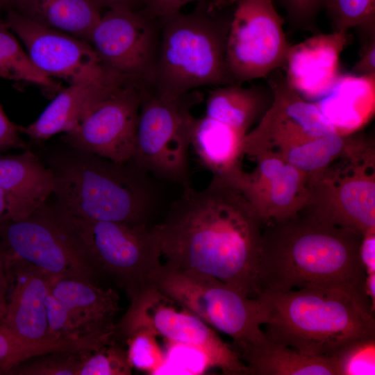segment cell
Here are the masks:
<instances>
[{
    "instance_id": "obj_45",
    "label": "cell",
    "mask_w": 375,
    "mask_h": 375,
    "mask_svg": "<svg viewBox=\"0 0 375 375\" xmlns=\"http://www.w3.org/2000/svg\"><path fill=\"white\" fill-rule=\"evenodd\" d=\"M12 0H0V10L11 8Z\"/></svg>"
},
{
    "instance_id": "obj_21",
    "label": "cell",
    "mask_w": 375,
    "mask_h": 375,
    "mask_svg": "<svg viewBox=\"0 0 375 375\" xmlns=\"http://www.w3.org/2000/svg\"><path fill=\"white\" fill-rule=\"evenodd\" d=\"M372 167H350L341 174L334 185L333 201L336 206L320 217V221L362 236L374 231L375 182Z\"/></svg>"
},
{
    "instance_id": "obj_33",
    "label": "cell",
    "mask_w": 375,
    "mask_h": 375,
    "mask_svg": "<svg viewBox=\"0 0 375 375\" xmlns=\"http://www.w3.org/2000/svg\"><path fill=\"white\" fill-rule=\"evenodd\" d=\"M132 369L127 350L115 340L89 353L83 360L78 375H129Z\"/></svg>"
},
{
    "instance_id": "obj_32",
    "label": "cell",
    "mask_w": 375,
    "mask_h": 375,
    "mask_svg": "<svg viewBox=\"0 0 375 375\" xmlns=\"http://www.w3.org/2000/svg\"><path fill=\"white\" fill-rule=\"evenodd\" d=\"M331 358L337 375L375 374V336L351 342Z\"/></svg>"
},
{
    "instance_id": "obj_28",
    "label": "cell",
    "mask_w": 375,
    "mask_h": 375,
    "mask_svg": "<svg viewBox=\"0 0 375 375\" xmlns=\"http://www.w3.org/2000/svg\"><path fill=\"white\" fill-rule=\"evenodd\" d=\"M0 78L40 86L53 97L62 89L33 65L5 20H0Z\"/></svg>"
},
{
    "instance_id": "obj_8",
    "label": "cell",
    "mask_w": 375,
    "mask_h": 375,
    "mask_svg": "<svg viewBox=\"0 0 375 375\" xmlns=\"http://www.w3.org/2000/svg\"><path fill=\"white\" fill-rule=\"evenodd\" d=\"M151 285L230 336L238 356L267 339L258 320L256 299L227 284L191 275L162 262L151 275Z\"/></svg>"
},
{
    "instance_id": "obj_9",
    "label": "cell",
    "mask_w": 375,
    "mask_h": 375,
    "mask_svg": "<svg viewBox=\"0 0 375 375\" xmlns=\"http://www.w3.org/2000/svg\"><path fill=\"white\" fill-rule=\"evenodd\" d=\"M197 98L175 99L143 94L132 160L151 176L189 185V149Z\"/></svg>"
},
{
    "instance_id": "obj_10",
    "label": "cell",
    "mask_w": 375,
    "mask_h": 375,
    "mask_svg": "<svg viewBox=\"0 0 375 375\" xmlns=\"http://www.w3.org/2000/svg\"><path fill=\"white\" fill-rule=\"evenodd\" d=\"M273 0H239L228 28L226 59L237 84L266 78L285 64L291 44Z\"/></svg>"
},
{
    "instance_id": "obj_18",
    "label": "cell",
    "mask_w": 375,
    "mask_h": 375,
    "mask_svg": "<svg viewBox=\"0 0 375 375\" xmlns=\"http://www.w3.org/2000/svg\"><path fill=\"white\" fill-rule=\"evenodd\" d=\"M8 256L9 290L3 325L28 340H58L49 334L46 315L52 277L26 262Z\"/></svg>"
},
{
    "instance_id": "obj_38",
    "label": "cell",
    "mask_w": 375,
    "mask_h": 375,
    "mask_svg": "<svg viewBox=\"0 0 375 375\" xmlns=\"http://www.w3.org/2000/svg\"><path fill=\"white\" fill-rule=\"evenodd\" d=\"M38 208L14 198L0 188V225L24 218Z\"/></svg>"
},
{
    "instance_id": "obj_12",
    "label": "cell",
    "mask_w": 375,
    "mask_h": 375,
    "mask_svg": "<svg viewBox=\"0 0 375 375\" xmlns=\"http://www.w3.org/2000/svg\"><path fill=\"white\" fill-rule=\"evenodd\" d=\"M5 22L22 42L33 65L47 76L63 79L69 85L126 83L103 65L85 40L39 24L12 9L8 10Z\"/></svg>"
},
{
    "instance_id": "obj_26",
    "label": "cell",
    "mask_w": 375,
    "mask_h": 375,
    "mask_svg": "<svg viewBox=\"0 0 375 375\" xmlns=\"http://www.w3.org/2000/svg\"><path fill=\"white\" fill-rule=\"evenodd\" d=\"M53 183L51 170L30 148L0 155V188L14 198L40 207L51 196Z\"/></svg>"
},
{
    "instance_id": "obj_37",
    "label": "cell",
    "mask_w": 375,
    "mask_h": 375,
    "mask_svg": "<svg viewBox=\"0 0 375 375\" xmlns=\"http://www.w3.org/2000/svg\"><path fill=\"white\" fill-rule=\"evenodd\" d=\"M325 0H281L288 20L297 28H315V20Z\"/></svg>"
},
{
    "instance_id": "obj_36",
    "label": "cell",
    "mask_w": 375,
    "mask_h": 375,
    "mask_svg": "<svg viewBox=\"0 0 375 375\" xmlns=\"http://www.w3.org/2000/svg\"><path fill=\"white\" fill-rule=\"evenodd\" d=\"M239 0H144L143 12L151 19L162 21L181 12L183 7L190 3H197L211 11H222L235 6Z\"/></svg>"
},
{
    "instance_id": "obj_31",
    "label": "cell",
    "mask_w": 375,
    "mask_h": 375,
    "mask_svg": "<svg viewBox=\"0 0 375 375\" xmlns=\"http://www.w3.org/2000/svg\"><path fill=\"white\" fill-rule=\"evenodd\" d=\"M92 351H56L33 356L13 368L9 374L78 375L81 365Z\"/></svg>"
},
{
    "instance_id": "obj_1",
    "label": "cell",
    "mask_w": 375,
    "mask_h": 375,
    "mask_svg": "<svg viewBox=\"0 0 375 375\" xmlns=\"http://www.w3.org/2000/svg\"><path fill=\"white\" fill-rule=\"evenodd\" d=\"M260 222L238 189L213 177L203 189L184 187L153 227L163 264L219 281L255 299Z\"/></svg>"
},
{
    "instance_id": "obj_41",
    "label": "cell",
    "mask_w": 375,
    "mask_h": 375,
    "mask_svg": "<svg viewBox=\"0 0 375 375\" xmlns=\"http://www.w3.org/2000/svg\"><path fill=\"white\" fill-rule=\"evenodd\" d=\"M9 256L0 237V325H3L6 314L9 290Z\"/></svg>"
},
{
    "instance_id": "obj_40",
    "label": "cell",
    "mask_w": 375,
    "mask_h": 375,
    "mask_svg": "<svg viewBox=\"0 0 375 375\" xmlns=\"http://www.w3.org/2000/svg\"><path fill=\"white\" fill-rule=\"evenodd\" d=\"M350 73L357 76L375 74V33L362 38L360 58L353 65Z\"/></svg>"
},
{
    "instance_id": "obj_34",
    "label": "cell",
    "mask_w": 375,
    "mask_h": 375,
    "mask_svg": "<svg viewBox=\"0 0 375 375\" xmlns=\"http://www.w3.org/2000/svg\"><path fill=\"white\" fill-rule=\"evenodd\" d=\"M156 335L146 330L131 333L124 342L127 344V353L131 366L153 372L162 365L165 356L157 342Z\"/></svg>"
},
{
    "instance_id": "obj_44",
    "label": "cell",
    "mask_w": 375,
    "mask_h": 375,
    "mask_svg": "<svg viewBox=\"0 0 375 375\" xmlns=\"http://www.w3.org/2000/svg\"><path fill=\"white\" fill-rule=\"evenodd\" d=\"M365 292L369 299L371 311L373 313L375 308V273L367 275L365 281Z\"/></svg>"
},
{
    "instance_id": "obj_22",
    "label": "cell",
    "mask_w": 375,
    "mask_h": 375,
    "mask_svg": "<svg viewBox=\"0 0 375 375\" xmlns=\"http://www.w3.org/2000/svg\"><path fill=\"white\" fill-rule=\"evenodd\" d=\"M124 85L70 84L53 97L37 119L27 126H19V132L38 142L58 133H65L76 126L92 106Z\"/></svg>"
},
{
    "instance_id": "obj_39",
    "label": "cell",
    "mask_w": 375,
    "mask_h": 375,
    "mask_svg": "<svg viewBox=\"0 0 375 375\" xmlns=\"http://www.w3.org/2000/svg\"><path fill=\"white\" fill-rule=\"evenodd\" d=\"M19 126L11 122L0 104V153L10 149H26L28 146L21 138Z\"/></svg>"
},
{
    "instance_id": "obj_20",
    "label": "cell",
    "mask_w": 375,
    "mask_h": 375,
    "mask_svg": "<svg viewBox=\"0 0 375 375\" xmlns=\"http://www.w3.org/2000/svg\"><path fill=\"white\" fill-rule=\"evenodd\" d=\"M313 103L338 134L349 135L374 115L375 74H341L328 92Z\"/></svg>"
},
{
    "instance_id": "obj_2",
    "label": "cell",
    "mask_w": 375,
    "mask_h": 375,
    "mask_svg": "<svg viewBox=\"0 0 375 375\" xmlns=\"http://www.w3.org/2000/svg\"><path fill=\"white\" fill-rule=\"evenodd\" d=\"M362 238L360 234L313 217L278 221L261 235L258 294L306 288L328 289L344 292L371 310L365 292L367 274L359 255Z\"/></svg>"
},
{
    "instance_id": "obj_25",
    "label": "cell",
    "mask_w": 375,
    "mask_h": 375,
    "mask_svg": "<svg viewBox=\"0 0 375 375\" xmlns=\"http://www.w3.org/2000/svg\"><path fill=\"white\" fill-rule=\"evenodd\" d=\"M10 9L39 24L85 41L102 13L91 0H12Z\"/></svg>"
},
{
    "instance_id": "obj_14",
    "label": "cell",
    "mask_w": 375,
    "mask_h": 375,
    "mask_svg": "<svg viewBox=\"0 0 375 375\" xmlns=\"http://www.w3.org/2000/svg\"><path fill=\"white\" fill-rule=\"evenodd\" d=\"M266 78L272 101L258 125L245 135L244 149L272 147L273 153L283 156L319 138L337 133L317 106L303 99L278 69Z\"/></svg>"
},
{
    "instance_id": "obj_4",
    "label": "cell",
    "mask_w": 375,
    "mask_h": 375,
    "mask_svg": "<svg viewBox=\"0 0 375 375\" xmlns=\"http://www.w3.org/2000/svg\"><path fill=\"white\" fill-rule=\"evenodd\" d=\"M255 299L266 338L306 356L331 358L351 342L375 336L370 309L340 291H267Z\"/></svg>"
},
{
    "instance_id": "obj_19",
    "label": "cell",
    "mask_w": 375,
    "mask_h": 375,
    "mask_svg": "<svg viewBox=\"0 0 375 375\" xmlns=\"http://www.w3.org/2000/svg\"><path fill=\"white\" fill-rule=\"evenodd\" d=\"M50 290L67 307L83 337L114 339L120 310L115 290L80 278L52 277Z\"/></svg>"
},
{
    "instance_id": "obj_23",
    "label": "cell",
    "mask_w": 375,
    "mask_h": 375,
    "mask_svg": "<svg viewBox=\"0 0 375 375\" xmlns=\"http://www.w3.org/2000/svg\"><path fill=\"white\" fill-rule=\"evenodd\" d=\"M244 136L228 125L205 115L195 118L191 147L213 177L232 184L242 172L239 160L244 153Z\"/></svg>"
},
{
    "instance_id": "obj_7",
    "label": "cell",
    "mask_w": 375,
    "mask_h": 375,
    "mask_svg": "<svg viewBox=\"0 0 375 375\" xmlns=\"http://www.w3.org/2000/svg\"><path fill=\"white\" fill-rule=\"evenodd\" d=\"M130 301L128 310L115 325L117 342H124L133 332L146 330L196 349L208 367L219 368L225 374H249L237 352L208 324L153 285H147Z\"/></svg>"
},
{
    "instance_id": "obj_42",
    "label": "cell",
    "mask_w": 375,
    "mask_h": 375,
    "mask_svg": "<svg viewBox=\"0 0 375 375\" xmlns=\"http://www.w3.org/2000/svg\"><path fill=\"white\" fill-rule=\"evenodd\" d=\"M374 235V231L365 234L359 247L360 258L367 275L375 273Z\"/></svg>"
},
{
    "instance_id": "obj_16",
    "label": "cell",
    "mask_w": 375,
    "mask_h": 375,
    "mask_svg": "<svg viewBox=\"0 0 375 375\" xmlns=\"http://www.w3.org/2000/svg\"><path fill=\"white\" fill-rule=\"evenodd\" d=\"M256 156L258 165L252 174L242 173L235 187L244 196L261 222L294 217L301 196L304 172L278 155L267 151L247 153Z\"/></svg>"
},
{
    "instance_id": "obj_6",
    "label": "cell",
    "mask_w": 375,
    "mask_h": 375,
    "mask_svg": "<svg viewBox=\"0 0 375 375\" xmlns=\"http://www.w3.org/2000/svg\"><path fill=\"white\" fill-rule=\"evenodd\" d=\"M50 204L97 277L110 278L129 299L151 284V275L162 264L153 227L83 219Z\"/></svg>"
},
{
    "instance_id": "obj_43",
    "label": "cell",
    "mask_w": 375,
    "mask_h": 375,
    "mask_svg": "<svg viewBox=\"0 0 375 375\" xmlns=\"http://www.w3.org/2000/svg\"><path fill=\"white\" fill-rule=\"evenodd\" d=\"M99 8H110L116 6H127L135 8L136 3L141 0H91ZM143 1L144 0H142Z\"/></svg>"
},
{
    "instance_id": "obj_13",
    "label": "cell",
    "mask_w": 375,
    "mask_h": 375,
    "mask_svg": "<svg viewBox=\"0 0 375 375\" xmlns=\"http://www.w3.org/2000/svg\"><path fill=\"white\" fill-rule=\"evenodd\" d=\"M142 96L133 84L115 89L65 133L64 143L117 162L132 160Z\"/></svg>"
},
{
    "instance_id": "obj_35",
    "label": "cell",
    "mask_w": 375,
    "mask_h": 375,
    "mask_svg": "<svg viewBox=\"0 0 375 375\" xmlns=\"http://www.w3.org/2000/svg\"><path fill=\"white\" fill-rule=\"evenodd\" d=\"M46 315L49 334L55 339L76 341L98 338L81 335L67 307L50 290L46 299Z\"/></svg>"
},
{
    "instance_id": "obj_11",
    "label": "cell",
    "mask_w": 375,
    "mask_h": 375,
    "mask_svg": "<svg viewBox=\"0 0 375 375\" xmlns=\"http://www.w3.org/2000/svg\"><path fill=\"white\" fill-rule=\"evenodd\" d=\"M10 256L53 278L75 277L96 282L97 276L49 201L30 215L0 225Z\"/></svg>"
},
{
    "instance_id": "obj_15",
    "label": "cell",
    "mask_w": 375,
    "mask_h": 375,
    "mask_svg": "<svg viewBox=\"0 0 375 375\" xmlns=\"http://www.w3.org/2000/svg\"><path fill=\"white\" fill-rule=\"evenodd\" d=\"M149 18L133 8H110L86 39L103 65L130 83L151 69L153 37Z\"/></svg>"
},
{
    "instance_id": "obj_5",
    "label": "cell",
    "mask_w": 375,
    "mask_h": 375,
    "mask_svg": "<svg viewBox=\"0 0 375 375\" xmlns=\"http://www.w3.org/2000/svg\"><path fill=\"white\" fill-rule=\"evenodd\" d=\"M197 6L165 24L156 69L157 94L175 99L203 86L236 83L226 59L231 18Z\"/></svg>"
},
{
    "instance_id": "obj_17",
    "label": "cell",
    "mask_w": 375,
    "mask_h": 375,
    "mask_svg": "<svg viewBox=\"0 0 375 375\" xmlns=\"http://www.w3.org/2000/svg\"><path fill=\"white\" fill-rule=\"evenodd\" d=\"M348 42L347 31H333L291 45L284 65L288 83L305 100L320 99L342 74L340 55Z\"/></svg>"
},
{
    "instance_id": "obj_24",
    "label": "cell",
    "mask_w": 375,
    "mask_h": 375,
    "mask_svg": "<svg viewBox=\"0 0 375 375\" xmlns=\"http://www.w3.org/2000/svg\"><path fill=\"white\" fill-rule=\"evenodd\" d=\"M272 99L267 83L249 88L237 83L218 86L209 93L205 115L245 135L255 121L268 110Z\"/></svg>"
},
{
    "instance_id": "obj_27",
    "label": "cell",
    "mask_w": 375,
    "mask_h": 375,
    "mask_svg": "<svg viewBox=\"0 0 375 375\" xmlns=\"http://www.w3.org/2000/svg\"><path fill=\"white\" fill-rule=\"evenodd\" d=\"M249 374L337 375L332 358L304 355L267 338L239 354Z\"/></svg>"
},
{
    "instance_id": "obj_29",
    "label": "cell",
    "mask_w": 375,
    "mask_h": 375,
    "mask_svg": "<svg viewBox=\"0 0 375 375\" xmlns=\"http://www.w3.org/2000/svg\"><path fill=\"white\" fill-rule=\"evenodd\" d=\"M76 343L56 340L47 342L28 340L0 325V374L10 372L22 362L45 353L56 351H73Z\"/></svg>"
},
{
    "instance_id": "obj_30",
    "label": "cell",
    "mask_w": 375,
    "mask_h": 375,
    "mask_svg": "<svg viewBox=\"0 0 375 375\" xmlns=\"http://www.w3.org/2000/svg\"><path fill=\"white\" fill-rule=\"evenodd\" d=\"M333 31L356 28L360 36L375 33V0H325Z\"/></svg>"
},
{
    "instance_id": "obj_3",
    "label": "cell",
    "mask_w": 375,
    "mask_h": 375,
    "mask_svg": "<svg viewBox=\"0 0 375 375\" xmlns=\"http://www.w3.org/2000/svg\"><path fill=\"white\" fill-rule=\"evenodd\" d=\"M42 161L53 175V203L63 212L86 219L147 224L156 191L151 176L132 160L117 162L65 144L46 151Z\"/></svg>"
}]
</instances>
